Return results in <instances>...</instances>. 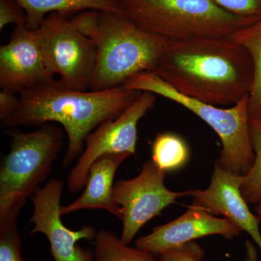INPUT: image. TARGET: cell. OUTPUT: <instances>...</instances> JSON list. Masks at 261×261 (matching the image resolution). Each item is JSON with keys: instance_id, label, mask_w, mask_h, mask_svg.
Returning <instances> with one entry per match:
<instances>
[{"instance_id": "6da1fadb", "label": "cell", "mask_w": 261, "mask_h": 261, "mask_svg": "<svg viewBox=\"0 0 261 261\" xmlns=\"http://www.w3.org/2000/svg\"><path fill=\"white\" fill-rule=\"evenodd\" d=\"M152 72L184 95L216 106L249 96L253 78L248 53L229 37L168 40Z\"/></svg>"}, {"instance_id": "7a4b0ae2", "label": "cell", "mask_w": 261, "mask_h": 261, "mask_svg": "<svg viewBox=\"0 0 261 261\" xmlns=\"http://www.w3.org/2000/svg\"><path fill=\"white\" fill-rule=\"evenodd\" d=\"M141 93L122 86L99 92H83L68 88L59 81L53 80L19 93L14 112L1 124L5 128H14L60 123L68 137V147L62 161V167L67 168L83 152L89 134L104 122L121 114Z\"/></svg>"}, {"instance_id": "3957f363", "label": "cell", "mask_w": 261, "mask_h": 261, "mask_svg": "<svg viewBox=\"0 0 261 261\" xmlns=\"http://www.w3.org/2000/svg\"><path fill=\"white\" fill-rule=\"evenodd\" d=\"M71 21L96 47L89 88L92 92L119 87L133 75L152 71L168 40L119 13L89 10L75 15Z\"/></svg>"}, {"instance_id": "277c9868", "label": "cell", "mask_w": 261, "mask_h": 261, "mask_svg": "<svg viewBox=\"0 0 261 261\" xmlns=\"http://www.w3.org/2000/svg\"><path fill=\"white\" fill-rule=\"evenodd\" d=\"M5 132L10 141L0 168V231L17 226L27 199L49 176L66 135L51 123L34 132Z\"/></svg>"}, {"instance_id": "5b68a950", "label": "cell", "mask_w": 261, "mask_h": 261, "mask_svg": "<svg viewBox=\"0 0 261 261\" xmlns=\"http://www.w3.org/2000/svg\"><path fill=\"white\" fill-rule=\"evenodd\" d=\"M121 5L138 27L168 40L228 37L258 20L229 13L213 0H121Z\"/></svg>"}, {"instance_id": "8992f818", "label": "cell", "mask_w": 261, "mask_h": 261, "mask_svg": "<svg viewBox=\"0 0 261 261\" xmlns=\"http://www.w3.org/2000/svg\"><path fill=\"white\" fill-rule=\"evenodd\" d=\"M121 86L128 90L162 96L187 108L205 121L219 136L222 149L216 164L241 176L251 168L255 154L250 136L249 96L232 107L219 108L184 95L152 71L133 75Z\"/></svg>"}, {"instance_id": "52a82bcc", "label": "cell", "mask_w": 261, "mask_h": 261, "mask_svg": "<svg viewBox=\"0 0 261 261\" xmlns=\"http://www.w3.org/2000/svg\"><path fill=\"white\" fill-rule=\"evenodd\" d=\"M36 30L49 73L68 88H89L97 58L93 42L61 13H51Z\"/></svg>"}, {"instance_id": "ba28073f", "label": "cell", "mask_w": 261, "mask_h": 261, "mask_svg": "<svg viewBox=\"0 0 261 261\" xmlns=\"http://www.w3.org/2000/svg\"><path fill=\"white\" fill-rule=\"evenodd\" d=\"M155 94L142 92L121 114L104 122L89 134L85 147L67 178L70 194L82 191L87 184L89 168L94 161L106 154H136L139 122L153 108Z\"/></svg>"}, {"instance_id": "9c48e42d", "label": "cell", "mask_w": 261, "mask_h": 261, "mask_svg": "<svg viewBox=\"0 0 261 261\" xmlns=\"http://www.w3.org/2000/svg\"><path fill=\"white\" fill-rule=\"evenodd\" d=\"M166 173L152 160L144 163L138 176L118 180L113 187V199L122 211L121 242L129 245L141 228L159 216L190 191L173 192L165 186Z\"/></svg>"}, {"instance_id": "30bf717a", "label": "cell", "mask_w": 261, "mask_h": 261, "mask_svg": "<svg viewBox=\"0 0 261 261\" xmlns=\"http://www.w3.org/2000/svg\"><path fill=\"white\" fill-rule=\"evenodd\" d=\"M63 183L51 178L32 196L34 210L29 220L34 224L30 234L45 235L54 261H94V251L77 245L81 240L94 241L97 231L92 226L70 229L61 220V200Z\"/></svg>"}, {"instance_id": "8fae6325", "label": "cell", "mask_w": 261, "mask_h": 261, "mask_svg": "<svg viewBox=\"0 0 261 261\" xmlns=\"http://www.w3.org/2000/svg\"><path fill=\"white\" fill-rule=\"evenodd\" d=\"M46 66L37 30L15 25L9 42L0 47V87L18 94L54 80Z\"/></svg>"}, {"instance_id": "7c38bea8", "label": "cell", "mask_w": 261, "mask_h": 261, "mask_svg": "<svg viewBox=\"0 0 261 261\" xmlns=\"http://www.w3.org/2000/svg\"><path fill=\"white\" fill-rule=\"evenodd\" d=\"M243 176L224 169L215 163L208 187L190 190L191 206L216 216L221 215L250 235L261 252L260 220L252 214L240 190Z\"/></svg>"}, {"instance_id": "4fadbf2b", "label": "cell", "mask_w": 261, "mask_h": 261, "mask_svg": "<svg viewBox=\"0 0 261 261\" xmlns=\"http://www.w3.org/2000/svg\"><path fill=\"white\" fill-rule=\"evenodd\" d=\"M243 232L226 218L216 217L207 211L190 205L185 214L167 224L157 226L149 234L137 239L136 247L159 256L197 239L219 235L232 240Z\"/></svg>"}, {"instance_id": "5bb4252c", "label": "cell", "mask_w": 261, "mask_h": 261, "mask_svg": "<svg viewBox=\"0 0 261 261\" xmlns=\"http://www.w3.org/2000/svg\"><path fill=\"white\" fill-rule=\"evenodd\" d=\"M126 153L106 154L89 168L85 190L77 200L61 206V216L82 210H105L122 219V211L113 199V181L118 167L130 157Z\"/></svg>"}, {"instance_id": "9a60e30c", "label": "cell", "mask_w": 261, "mask_h": 261, "mask_svg": "<svg viewBox=\"0 0 261 261\" xmlns=\"http://www.w3.org/2000/svg\"><path fill=\"white\" fill-rule=\"evenodd\" d=\"M27 14V27L36 30L48 13L68 15L89 10L123 14L121 0H15Z\"/></svg>"}, {"instance_id": "2e32d148", "label": "cell", "mask_w": 261, "mask_h": 261, "mask_svg": "<svg viewBox=\"0 0 261 261\" xmlns=\"http://www.w3.org/2000/svg\"><path fill=\"white\" fill-rule=\"evenodd\" d=\"M229 37L243 47L251 58L253 78L249 94V118L250 122L261 121V17Z\"/></svg>"}, {"instance_id": "e0dca14e", "label": "cell", "mask_w": 261, "mask_h": 261, "mask_svg": "<svg viewBox=\"0 0 261 261\" xmlns=\"http://www.w3.org/2000/svg\"><path fill=\"white\" fill-rule=\"evenodd\" d=\"M94 247V261H159L150 252L125 245L109 230L97 231Z\"/></svg>"}, {"instance_id": "ac0fdd59", "label": "cell", "mask_w": 261, "mask_h": 261, "mask_svg": "<svg viewBox=\"0 0 261 261\" xmlns=\"http://www.w3.org/2000/svg\"><path fill=\"white\" fill-rule=\"evenodd\" d=\"M188 155L186 143L178 136L172 133H162L154 139L152 147V160L165 173L181 167L187 162Z\"/></svg>"}, {"instance_id": "d6986e66", "label": "cell", "mask_w": 261, "mask_h": 261, "mask_svg": "<svg viewBox=\"0 0 261 261\" xmlns=\"http://www.w3.org/2000/svg\"><path fill=\"white\" fill-rule=\"evenodd\" d=\"M250 124L255 159L251 168L243 176L240 190L248 205H257L261 202V121Z\"/></svg>"}, {"instance_id": "ffe728a7", "label": "cell", "mask_w": 261, "mask_h": 261, "mask_svg": "<svg viewBox=\"0 0 261 261\" xmlns=\"http://www.w3.org/2000/svg\"><path fill=\"white\" fill-rule=\"evenodd\" d=\"M0 261H25L21 254V238L17 226L0 231Z\"/></svg>"}, {"instance_id": "44dd1931", "label": "cell", "mask_w": 261, "mask_h": 261, "mask_svg": "<svg viewBox=\"0 0 261 261\" xmlns=\"http://www.w3.org/2000/svg\"><path fill=\"white\" fill-rule=\"evenodd\" d=\"M226 11L252 19L261 17V0H213Z\"/></svg>"}, {"instance_id": "7402d4cb", "label": "cell", "mask_w": 261, "mask_h": 261, "mask_svg": "<svg viewBox=\"0 0 261 261\" xmlns=\"http://www.w3.org/2000/svg\"><path fill=\"white\" fill-rule=\"evenodd\" d=\"M158 257L159 261H202L204 250L195 241L183 246L163 252Z\"/></svg>"}, {"instance_id": "603a6c76", "label": "cell", "mask_w": 261, "mask_h": 261, "mask_svg": "<svg viewBox=\"0 0 261 261\" xmlns=\"http://www.w3.org/2000/svg\"><path fill=\"white\" fill-rule=\"evenodd\" d=\"M12 23L27 25V14L15 0H0V30Z\"/></svg>"}, {"instance_id": "cb8c5ba5", "label": "cell", "mask_w": 261, "mask_h": 261, "mask_svg": "<svg viewBox=\"0 0 261 261\" xmlns=\"http://www.w3.org/2000/svg\"><path fill=\"white\" fill-rule=\"evenodd\" d=\"M18 101L19 97L16 94L2 89L0 92V121L14 112Z\"/></svg>"}, {"instance_id": "d4e9b609", "label": "cell", "mask_w": 261, "mask_h": 261, "mask_svg": "<svg viewBox=\"0 0 261 261\" xmlns=\"http://www.w3.org/2000/svg\"><path fill=\"white\" fill-rule=\"evenodd\" d=\"M245 261H259L256 247L250 240L245 243Z\"/></svg>"}, {"instance_id": "484cf974", "label": "cell", "mask_w": 261, "mask_h": 261, "mask_svg": "<svg viewBox=\"0 0 261 261\" xmlns=\"http://www.w3.org/2000/svg\"><path fill=\"white\" fill-rule=\"evenodd\" d=\"M255 215H256L257 217L258 218V219L260 220L261 222V202L255 206Z\"/></svg>"}]
</instances>
